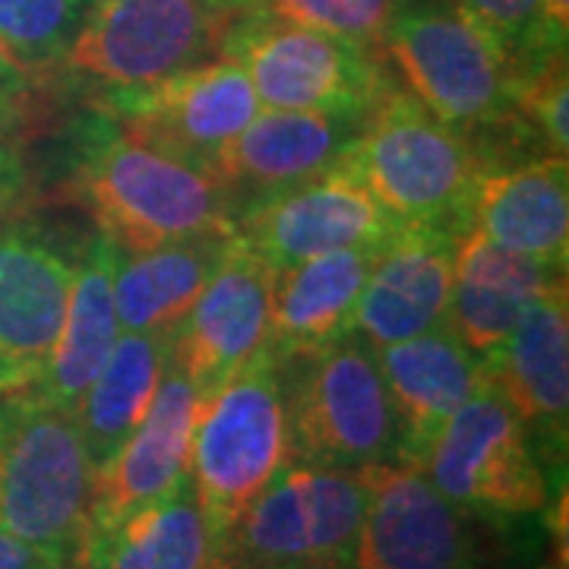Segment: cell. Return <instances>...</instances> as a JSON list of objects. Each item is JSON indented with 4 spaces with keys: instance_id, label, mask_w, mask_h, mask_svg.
<instances>
[{
    "instance_id": "4",
    "label": "cell",
    "mask_w": 569,
    "mask_h": 569,
    "mask_svg": "<svg viewBox=\"0 0 569 569\" xmlns=\"http://www.w3.org/2000/svg\"><path fill=\"white\" fill-rule=\"evenodd\" d=\"M370 197L399 224L468 228V200L481 171L475 146L392 86L370 108L346 152Z\"/></svg>"
},
{
    "instance_id": "32",
    "label": "cell",
    "mask_w": 569,
    "mask_h": 569,
    "mask_svg": "<svg viewBox=\"0 0 569 569\" xmlns=\"http://www.w3.org/2000/svg\"><path fill=\"white\" fill-rule=\"evenodd\" d=\"M0 569H77V560L0 529Z\"/></svg>"
},
{
    "instance_id": "30",
    "label": "cell",
    "mask_w": 569,
    "mask_h": 569,
    "mask_svg": "<svg viewBox=\"0 0 569 569\" xmlns=\"http://www.w3.org/2000/svg\"><path fill=\"white\" fill-rule=\"evenodd\" d=\"M408 0H260V10L284 22L310 26L367 48H380Z\"/></svg>"
},
{
    "instance_id": "19",
    "label": "cell",
    "mask_w": 569,
    "mask_h": 569,
    "mask_svg": "<svg viewBox=\"0 0 569 569\" xmlns=\"http://www.w3.org/2000/svg\"><path fill=\"white\" fill-rule=\"evenodd\" d=\"M468 224L509 253L550 269H567L569 257V164L567 159H529L509 168H481Z\"/></svg>"
},
{
    "instance_id": "11",
    "label": "cell",
    "mask_w": 569,
    "mask_h": 569,
    "mask_svg": "<svg viewBox=\"0 0 569 569\" xmlns=\"http://www.w3.org/2000/svg\"><path fill=\"white\" fill-rule=\"evenodd\" d=\"M399 222L370 197L355 168L329 164L305 181L253 197L234 234L276 272L336 250L380 247Z\"/></svg>"
},
{
    "instance_id": "23",
    "label": "cell",
    "mask_w": 569,
    "mask_h": 569,
    "mask_svg": "<svg viewBox=\"0 0 569 569\" xmlns=\"http://www.w3.org/2000/svg\"><path fill=\"white\" fill-rule=\"evenodd\" d=\"M358 130V121L332 114L263 108L212 159V171L231 193L253 190L263 197L342 162Z\"/></svg>"
},
{
    "instance_id": "21",
    "label": "cell",
    "mask_w": 569,
    "mask_h": 569,
    "mask_svg": "<svg viewBox=\"0 0 569 569\" xmlns=\"http://www.w3.org/2000/svg\"><path fill=\"white\" fill-rule=\"evenodd\" d=\"M563 276L567 269L509 253L468 224L456 238L447 326L485 358L507 342L522 313Z\"/></svg>"
},
{
    "instance_id": "10",
    "label": "cell",
    "mask_w": 569,
    "mask_h": 569,
    "mask_svg": "<svg viewBox=\"0 0 569 569\" xmlns=\"http://www.w3.org/2000/svg\"><path fill=\"white\" fill-rule=\"evenodd\" d=\"M305 365L284 399L291 459L348 471L399 459V425L377 351L348 332Z\"/></svg>"
},
{
    "instance_id": "5",
    "label": "cell",
    "mask_w": 569,
    "mask_h": 569,
    "mask_svg": "<svg viewBox=\"0 0 569 569\" xmlns=\"http://www.w3.org/2000/svg\"><path fill=\"white\" fill-rule=\"evenodd\" d=\"M288 462V408L279 365L266 351L206 392L193 418L190 485L222 541Z\"/></svg>"
},
{
    "instance_id": "28",
    "label": "cell",
    "mask_w": 569,
    "mask_h": 569,
    "mask_svg": "<svg viewBox=\"0 0 569 569\" xmlns=\"http://www.w3.org/2000/svg\"><path fill=\"white\" fill-rule=\"evenodd\" d=\"M92 0H0V54L39 77L58 67Z\"/></svg>"
},
{
    "instance_id": "6",
    "label": "cell",
    "mask_w": 569,
    "mask_h": 569,
    "mask_svg": "<svg viewBox=\"0 0 569 569\" xmlns=\"http://www.w3.org/2000/svg\"><path fill=\"white\" fill-rule=\"evenodd\" d=\"M224 54L247 70L263 108L365 121L396 86L380 48L250 10L234 22Z\"/></svg>"
},
{
    "instance_id": "29",
    "label": "cell",
    "mask_w": 569,
    "mask_h": 569,
    "mask_svg": "<svg viewBox=\"0 0 569 569\" xmlns=\"http://www.w3.org/2000/svg\"><path fill=\"white\" fill-rule=\"evenodd\" d=\"M488 36L512 70L529 77L541 63L567 54V41L550 29L545 0H452Z\"/></svg>"
},
{
    "instance_id": "15",
    "label": "cell",
    "mask_w": 569,
    "mask_h": 569,
    "mask_svg": "<svg viewBox=\"0 0 569 569\" xmlns=\"http://www.w3.org/2000/svg\"><path fill=\"white\" fill-rule=\"evenodd\" d=\"M73 263L39 228L0 222V396L36 387L61 339Z\"/></svg>"
},
{
    "instance_id": "2",
    "label": "cell",
    "mask_w": 569,
    "mask_h": 569,
    "mask_svg": "<svg viewBox=\"0 0 569 569\" xmlns=\"http://www.w3.org/2000/svg\"><path fill=\"white\" fill-rule=\"evenodd\" d=\"M408 92L471 146L522 133L516 111L519 73L452 0H408L380 41Z\"/></svg>"
},
{
    "instance_id": "1",
    "label": "cell",
    "mask_w": 569,
    "mask_h": 569,
    "mask_svg": "<svg viewBox=\"0 0 569 569\" xmlns=\"http://www.w3.org/2000/svg\"><path fill=\"white\" fill-rule=\"evenodd\" d=\"M70 187L121 253L231 238L238 222L231 190L206 164L137 140L111 121L86 137Z\"/></svg>"
},
{
    "instance_id": "22",
    "label": "cell",
    "mask_w": 569,
    "mask_h": 569,
    "mask_svg": "<svg viewBox=\"0 0 569 569\" xmlns=\"http://www.w3.org/2000/svg\"><path fill=\"white\" fill-rule=\"evenodd\" d=\"M373 250H336L276 272L266 348L276 365L307 361L346 339Z\"/></svg>"
},
{
    "instance_id": "20",
    "label": "cell",
    "mask_w": 569,
    "mask_h": 569,
    "mask_svg": "<svg viewBox=\"0 0 569 569\" xmlns=\"http://www.w3.org/2000/svg\"><path fill=\"white\" fill-rule=\"evenodd\" d=\"M377 365L399 425V459L411 462L421 459L433 433L485 380V358L449 326L377 348Z\"/></svg>"
},
{
    "instance_id": "8",
    "label": "cell",
    "mask_w": 569,
    "mask_h": 569,
    "mask_svg": "<svg viewBox=\"0 0 569 569\" xmlns=\"http://www.w3.org/2000/svg\"><path fill=\"white\" fill-rule=\"evenodd\" d=\"M361 471L291 459L224 535L231 569H351L365 519Z\"/></svg>"
},
{
    "instance_id": "25",
    "label": "cell",
    "mask_w": 569,
    "mask_h": 569,
    "mask_svg": "<svg viewBox=\"0 0 569 569\" xmlns=\"http://www.w3.org/2000/svg\"><path fill=\"white\" fill-rule=\"evenodd\" d=\"M118 257H121L118 244L104 238L102 231H96V238L86 241L73 266L61 339L36 383L41 396H48L51 402L70 411L96 380V373L102 370L121 336L118 310H114Z\"/></svg>"
},
{
    "instance_id": "35",
    "label": "cell",
    "mask_w": 569,
    "mask_h": 569,
    "mask_svg": "<svg viewBox=\"0 0 569 569\" xmlns=\"http://www.w3.org/2000/svg\"><path fill=\"white\" fill-rule=\"evenodd\" d=\"M545 17H548L550 29L567 41L569 36V0H545Z\"/></svg>"
},
{
    "instance_id": "9",
    "label": "cell",
    "mask_w": 569,
    "mask_h": 569,
    "mask_svg": "<svg viewBox=\"0 0 569 569\" xmlns=\"http://www.w3.org/2000/svg\"><path fill=\"white\" fill-rule=\"evenodd\" d=\"M418 466L447 500L475 516L526 519L548 507L541 449L488 373L433 433Z\"/></svg>"
},
{
    "instance_id": "14",
    "label": "cell",
    "mask_w": 569,
    "mask_h": 569,
    "mask_svg": "<svg viewBox=\"0 0 569 569\" xmlns=\"http://www.w3.org/2000/svg\"><path fill=\"white\" fill-rule=\"evenodd\" d=\"M276 269L234 234L174 336L171 361L203 399L269 348Z\"/></svg>"
},
{
    "instance_id": "27",
    "label": "cell",
    "mask_w": 569,
    "mask_h": 569,
    "mask_svg": "<svg viewBox=\"0 0 569 569\" xmlns=\"http://www.w3.org/2000/svg\"><path fill=\"white\" fill-rule=\"evenodd\" d=\"M174 336L162 332H121L96 380L73 406L92 471L102 468L123 440L140 427L142 415L162 383L171 361Z\"/></svg>"
},
{
    "instance_id": "17",
    "label": "cell",
    "mask_w": 569,
    "mask_h": 569,
    "mask_svg": "<svg viewBox=\"0 0 569 569\" xmlns=\"http://www.w3.org/2000/svg\"><path fill=\"white\" fill-rule=\"evenodd\" d=\"M200 392L168 361L152 406L118 452L92 475L89 531L168 497L190 478V437Z\"/></svg>"
},
{
    "instance_id": "7",
    "label": "cell",
    "mask_w": 569,
    "mask_h": 569,
    "mask_svg": "<svg viewBox=\"0 0 569 569\" xmlns=\"http://www.w3.org/2000/svg\"><path fill=\"white\" fill-rule=\"evenodd\" d=\"M238 20L212 0H92L61 63L108 92H137L224 58Z\"/></svg>"
},
{
    "instance_id": "34",
    "label": "cell",
    "mask_w": 569,
    "mask_h": 569,
    "mask_svg": "<svg viewBox=\"0 0 569 569\" xmlns=\"http://www.w3.org/2000/svg\"><path fill=\"white\" fill-rule=\"evenodd\" d=\"M26 187V168H22L20 152L0 137V212L13 203Z\"/></svg>"
},
{
    "instance_id": "36",
    "label": "cell",
    "mask_w": 569,
    "mask_h": 569,
    "mask_svg": "<svg viewBox=\"0 0 569 569\" xmlns=\"http://www.w3.org/2000/svg\"><path fill=\"white\" fill-rule=\"evenodd\" d=\"M212 3L228 10V13H238V17H244L250 10H260V0H212Z\"/></svg>"
},
{
    "instance_id": "13",
    "label": "cell",
    "mask_w": 569,
    "mask_h": 569,
    "mask_svg": "<svg viewBox=\"0 0 569 569\" xmlns=\"http://www.w3.org/2000/svg\"><path fill=\"white\" fill-rule=\"evenodd\" d=\"M263 111L247 70L234 58H216L171 80L108 92V114L137 140L152 142L181 159L206 164ZM216 174V171H212Z\"/></svg>"
},
{
    "instance_id": "33",
    "label": "cell",
    "mask_w": 569,
    "mask_h": 569,
    "mask_svg": "<svg viewBox=\"0 0 569 569\" xmlns=\"http://www.w3.org/2000/svg\"><path fill=\"white\" fill-rule=\"evenodd\" d=\"M32 92V73L0 54V137L17 123Z\"/></svg>"
},
{
    "instance_id": "18",
    "label": "cell",
    "mask_w": 569,
    "mask_h": 569,
    "mask_svg": "<svg viewBox=\"0 0 569 569\" xmlns=\"http://www.w3.org/2000/svg\"><path fill=\"white\" fill-rule=\"evenodd\" d=\"M567 276L522 313L507 342L485 355V373L507 396L548 459H563L569 425Z\"/></svg>"
},
{
    "instance_id": "24",
    "label": "cell",
    "mask_w": 569,
    "mask_h": 569,
    "mask_svg": "<svg viewBox=\"0 0 569 569\" xmlns=\"http://www.w3.org/2000/svg\"><path fill=\"white\" fill-rule=\"evenodd\" d=\"M77 569H231L190 478L168 497L86 531Z\"/></svg>"
},
{
    "instance_id": "12",
    "label": "cell",
    "mask_w": 569,
    "mask_h": 569,
    "mask_svg": "<svg viewBox=\"0 0 569 569\" xmlns=\"http://www.w3.org/2000/svg\"><path fill=\"white\" fill-rule=\"evenodd\" d=\"M361 475L367 507L351 569H478L466 509L433 488L418 462L389 459Z\"/></svg>"
},
{
    "instance_id": "16",
    "label": "cell",
    "mask_w": 569,
    "mask_h": 569,
    "mask_svg": "<svg viewBox=\"0 0 569 569\" xmlns=\"http://www.w3.org/2000/svg\"><path fill=\"white\" fill-rule=\"evenodd\" d=\"M456 238L449 228L399 224L373 250L351 332L377 351L447 326Z\"/></svg>"
},
{
    "instance_id": "3",
    "label": "cell",
    "mask_w": 569,
    "mask_h": 569,
    "mask_svg": "<svg viewBox=\"0 0 569 569\" xmlns=\"http://www.w3.org/2000/svg\"><path fill=\"white\" fill-rule=\"evenodd\" d=\"M92 475L70 408L36 387L0 396V529L80 563Z\"/></svg>"
},
{
    "instance_id": "26",
    "label": "cell",
    "mask_w": 569,
    "mask_h": 569,
    "mask_svg": "<svg viewBox=\"0 0 569 569\" xmlns=\"http://www.w3.org/2000/svg\"><path fill=\"white\" fill-rule=\"evenodd\" d=\"M231 238H190L142 253H121L114 269V310L121 332L178 336L183 317L200 298Z\"/></svg>"
},
{
    "instance_id": "31",
    "label": "cell",
    "mask_w": 569,
    "mask_h": 569,
    "mask_svg": "<svg viewBox=\"0 0 569 569\" xmlns=\"http://www.w3.org/2000/svg\"><path fill=\"white\" fill-rule=\"evenodd\" d=\"M569 77L567 54H557L529 77L519 80L516 111L535 140L553 159H567L569 152Z\"/></svg>"
}]
</instances>
